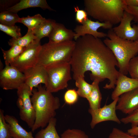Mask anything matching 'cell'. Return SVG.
<instances>
[{"mask_svg": "<svg viewBox=\"0 0 138 138\" xmlns=\"http://www.w3.org/2000/svg\"><path fill=\"white\" fill-rule=\"evenodd\" d=\"M5 119L8 123L11 138H35L33 136L32 132H28L19 123L14 117L6 115Z\"/></svg>", "mask_w": 138, "mask_h": 138, "instance_id": "obj_17", "label": "cell"}, {"mask_svg": "<svg viewBox=\"0 0 138 138\" xmlns=\"http://www.w3.org/2000/svg\"><path fill=\"white\" fill-rule=\"evenodd\" d=\"M75 43L73 40L60 43L49 41L41 45L38 64L46 67L58 63H70Z\"/></svg>", "mask_w": 138, "mask_h": 138, "instance_id": "obj_5", "label": "cell"}, {"mask_svg": "<svg viewBox=\"0 0 138 138\" xmlns=\"http://www.w3.org/2000/svg\"><path fill=\"white\" fill-rule=\"evenodd\" d=\"M132 20V16L125 11L120 24L112 29L117 36L122 38L132 41L138 40V23L132 26L131 22Z\"/></svg>", "mask_w": 138, "mask_h": 138, "instance_id": "obj_12", "label": "cell"}, {"mask_svg": "<svg viewBox=\"0 0 138 138\" xmlns=\"http://www.w3.org/2000/svg\"><path fill=\"white\" fill-rule=\"evenodd\" d=\"M25 83L23 73L10 65H5L0 73V85L4 90L17 89Z\"/></svg>", "mask_w": 138, "mask_h": 138, "instance_id": "obj_9", "label": "cell"}, {"mask_svg": "<svg viewBox=\"0 0 138 138\" xmlns=\"http://www.w3.org/2000/svg\"><path fill=\"white\" fill-rule=\"evenodd\" d=\"M55 23L54 20L46 19L31 31L37 39L40 40L44 37H49Z\"/></svg>", "mask_w": 138, "mask_h": 138, "instance_id": "obj_20", "label": "cell"}, {"mask_svg": "<svg viewBox=\"0 0 138 138\" xmlns=\"http://www.w3.org/2000/svg\"><path fill=\"white\" fill-rule=\"evenodd\" d=\"M70 62L73 77L75 80L79 76L84 77L90 71V79L99 82L109 80L103 88L114 89L119 73L117 60L111 50L100 38L86 34L76 40Z\"/></svg>", "mask_w": 138, "mask_h": 138, "instance_id": "obj_1", "label": "cell"}, {"mask_svg": "<svg viewBox=\"0 0 138 138\" xmlns=\"http://www.w3.org/2000/svg\"><path fill=\"white\" fill-rule=\"evenodd\" d=\"M103 41L111 50L117 61L119 72L126 75L130 60L138 54V40L132 41L117 36L112 29L109 30Z\"/></svg>", "mask_w": 138, "mask_h": 138, "instance_id": "obj_4", "label": "cell"}, {"mask_svg": "<svg viewBox=\"0 0 138 138\" xmlns=\"http://www.w3.org/2000/svg\"><path fill=\"white\" fill-rule=\"evenodd\" d=\"M78 95L77 91L74 89L67 90L65 93L64 99L65 102L69 105H73L77 101Z\"/></svg>", "mask_w": 138, "mask_h": 138, "instance_id": "obj_32", "label": "cell"}, {"mask_svg": "<svg viewBox=\"0 0 138 138\" xmlns=\"http://www.w3.org/2000/svg\"><path fill=\"white\" fill-rule=\"evenodd\" d=\"M74 8V11L76 12L75 20L82 25L88 18V15L85 10L80 9L77 6L75 7Z\"/></svg>", "mask_w": 138, "mask_h": 138, "instance_id": "obj_34", "label": "cell"}, {"mask_svg": "<svg viewBox=\"0 0 138 138\" xmlns=\"http://www.w3.org/2000/svg\"><path fill=\"white\" fill-rule=\"evenodd\" d=\"M37 39L31 30H28L27 33L24 36L18 39L12 38L9 40V45L11 47L17 45L23 47L28 46L34 40Z\"/></svg>", "mask_w": 138, "mask_h": 138, "instance_id": "obj_25", "label": "cell"}, {"mask_svg": "<svg viewBox=\"0 0 138 138\" xmlns=\"http://www.w3.org/2000/svg\"><path fill=\"white\" fill-rule=\"evenodd\" d=\"M113 25L109 23L93 21L88 18L80 25H77L74 30L75 33L74 39L76 40L80 37L86 34L91 35L95 38H100L107 37V34L97 31L101 27L109 30L112 28Z\"/></svg>", "mask_w": 138, "mask_h": 138, "instance_id": "obj_11", "label": "cell"}, {"mask_svg": "<svg viewBox=\"0 0 138 138\" xmlns=\"http://www.w3.org/2000/svg\"><path fill=\"white\" fill-rule=\"evenodd\" d=\"M17 1H0L1 12L6 11L12 7L11 5Z\"/></svg>", "mask_w": 138, "mask_h": 138, "instance_id": "obj_36", "label": "cell"}, {"mask_svg": "<svg viewBox=\"0 0 138 138\" xmlns=\"http://www.w3.org/2000/svg\"><path fill=\"white\" fill-rule=\"evenodd\" d=\"M128 72L131 78L138 80V56L135 57L130 61Z\"/></svg>", "mask_w": 138, "mask_h": 138, "instance_id": "obj_30", "label": "cell"}, {"mask_svg": "<svg viewBox=\"0 0 138 138\" xmlns=\"http://www.w3.org/2000/svg\"><path fill=\"white\" fill-rule=\"evenodd\" d=\"M108 138H138V137L132 135L128 132H124L117 128H114Z\"/></svg>", "mask_w": 138, "mask_h": 138, "instance_id": "obj_33", "label": "cell"}, {"mask_svg": "<svg viewBox=\"0 0 138 138\" xmlns=\"http://www.w3.org/2000/svg\"><path fill=\"white\" fill-rule=\"evenodd\" d=\"M45 67L47 75L45 87L47 90L52 93L67 87L68 82L72 79L69 63H58Z\"/></svg>", "mask_w": 138, "mask_h": 138, "instance_id": "obj_6", "label": "cell"}, {"mask_svg": "<svg viewBox=\"0 0 138 138\" xmlns=\"http://www.w3.org/2000/svg\"><path fill=\"white\" fill-rule=\"evenodd\" d=\"M41 47L40 40H34L10 65L23 73L35 66L38 63Z\"/></svg>", "mask_w": 138, "mask_h": 138, "instance_id": "obj_8", "label": "cell"}, {"mask_svg": "<svg viewBox=\"0 0 138 138\" xmlns=\"http://www.w3.org/2000/svg\"><path fill=\"white\" fill-rule=\"evenodd\" d=\"M116 85L111 95L113 100L123 94L138 88V80L128 77L119 72Z\"/></svg>", "mask_w": 138, "mask_h": 138, "instance_id": "obj_15", "label": "cell"}, {"mask_svg": "<svg viewBox=\"0 0 138 138\" xmlns=\"http://www.w3.org/2000/svg\"><path fill=\"white\" fill-rule=\"evenodd\" d=\"M127 6H138V0H124Z\"/></svg>", "mask_w": 138, "mask_h": 138, "instance_id": "obj_38", "label": "cell"}, {"mask_svg": "<svg viewBox=\"0 0 138 138\" xmlns=\"http://www.w3.org/2000/svg\"><path fill=\"white\" fill-rule=\"evenodd\" d=\"M127 132L132 135L138 136V126L131 127L128 130Z\"/></svg>", "mask_w": 138, "mask_h": 138, "instance_id": "obj_37", "label": "cell"}, {"mask_svg": "<svg viewBox=\"0 0 138 138\" xmlns=\"http://www.w3.org/2000/svg\"><path fill=\"white\" fill-rule=\"evenodd\" d=\"M56 121L55 118L51 119L47 126L42 128L36 134L35 138H61L55 128Z\"/></svg>", "mask_w": 138, "mask_h": 138, "instance_id": "obj_21", "label": "cell"}, {"mask_svg": "<svg viewBox=\"0 0 138 138\" xmlns=\"http://www.w3.org/2000/svg\"><path fill=\"white\" fill-rule=\"evenodd\" d=\"M25 76V83L32 90L41 83L45 85L47 84V75L45 67L37 64L23 73Z\"/></svg>", "mask_w": 138, "mask_h": 138, "instance_id": "obj_14", "label": "cell"}, {"mask_svg": "<svg viewBox=\"0 0 138 138\" xmlns=\"http://www.w3.org/2000/svg\"><path fill=\"white\" fill-rule=\"evenodd\" d=\"M25 48L17 45L11 47L10 49L7 50H5L1 48L5 65H10L21 53Z\"/></svg>", "mask_w": 138, "mask_h": 138, "instance_id": "obj_22", "label": "cell"}, {"mask_svg": "<svg viewBox=\"0 0 138 138\" xmlns=\"http://www.w3.org/2000/svg\"><path fill=\"white\" fill-rule=\"evenodd\" d=\"M84 5L88 15L113 25L120 23L127 6L124 0H85Z\"/></svg>", "mask_w": 138, "mask_h": 138, "instance_id": "obj_3", "label": "cell"}, {"mask_svg": "<svg viewBox=\"0 0 138 138\" xmlns=\"http://www.w3.org/2000/svg\"><path fill=\"white\" fill-rule=\"evenodd\" d=\"M75 80L76 86L78 88L77 91L78 96L86 99L91 92L92 84L86 82L84 79V77L82 76L78 77Z\"/></svg>", "mask_w": 138, "mask_h": 138, "instance_id": "obj_23", "label": "cell"}, {"mask_svg": "<svg viewBox=\"0 0 138 138\" xmlns=\"http://www.w3.org/2000/svg\"><path fill=\"white\" fill-rule=\"evenodd\" d=\"M20 18L17 13L6 10L2 11L0 13L1 24L7 26L15 25L16 23L19 22Z\"/></svg>", "mask_w": 138, "mask_h": 138, "instance_id": "obj_26", "label": "cell"}, {"mask_svg": "<svg viewBox=\"0 0 138 138\" xmlns=\"http://www.w3.org/2000/svg\"><path fill=\"white\" fill-rule=\"evenodd\" d=\"M118 98L113 100L108 105H105L95 110H88V112L91 116L90 125L94 128L98 124L105 121H112L120 124L121 121L116 113V106Z\"/></svg>", "mask_w": 138, "mask_h": 138, "instance_id": "obj_10", "label": "cell"}, {"mask_svg": "<svg viewBox=\"0 0 138 138\" xmlns=\"http://www.w3.org/2000/svg\"><path fill=\"white\" fill-rule=\"evenodd\" d=\"M39 7L55 11L48 5L46 0H21L6 11L17 13L19 11L29 8Z\"/></svg>", "mask_w": 138, "mask_h": 138, "instance_id": "obj_18", "label": "cell"}, {"mask_svg": "<svg viewBox=\"0 0 138 138\" xmlns=\"http://www.w3.org/2000/svg\"><path fill=\"white\" fill-rule=\"evenodd\" d=\"M99 83L95 80L93 81L91 84L92 88L91 92L86 98L89 103V110H95L101 107L102 95L99 86Z\"/></svg>", "mask_w": 138, "mask_h": 138, "instance_id": "obj_19", "label": "cell"}, {"mask_svg": "<svg viewBox=\"0 0 138 138\" xmlns=\"http://www.w3.org/2000/svg\"><path fill=\"white\" fill-rule=\"evenodd\" d=\"M125 11L130 14L133 18V20L138 23V6H127Z\"/></svg>", "mask_w": 138, "mask_h": 138, "instance_id": "obj_35", "label": "cell"}, {"mask_svg": "<svg viewBox=\"0 0 138 138\" xmlns=\"http://www.w3.org/2000/svg\"><path fill=\"white\" fill-rule=\"evenodd\" d=\"M138 109V88L123 94L119 97L116 110L129 114Z\"/></svg>", "mask_w": 138, "mask_h": 138, "instance_id": "obj_13", "label": "cell"}, {"mask_svg": "<svg viewBox=\"0 0 138 138\" xmlns=\"http://www.w3.org/2000/svg\"><path fill=\"white\" fill-rule=\"evenodd\" d=\"M46 19L40 14H37L32 16H28L26 17L20 18L19 22L26 26L28 30H32Z\"/></svg>", "mask_w": 138, "mask_h": 138, "instance_id": "obj_24", "label": "cell"}, {"mask_svg": "<svg viewBox=\"0 0 138 138\" xmlns=\"http://www.w3.org/2000/svg\"><path fill=\"white\" fill-rule=\"evenodd\" d=\"M4 111L0 109V138H11L8 123L4 117Z\"/></svg>", "mask_w": 138, "mask_h": 138, "instance_id": "obj_29", "label": "cell"}, {"mask_svg": "<svg viewBox=\"0 0 138 138\" xmlns=\"http://www.w3.org/2000/svg\"><path fill=\"white\" fill-rule=\"evenodd\" d=\"M75 34L72 30L66 28L63 24L56 22L48 37L49 41L60 43L72 41Z\"/></svg>", "mask_w": 138, "mask_h": 138, "instance_id": "obj_16", "label": "cell"}, {"mask_svg": "<svg viewBox=\"0 0 138 138\" xmlns=\"http://www.w3.org/2000/svg\"><path fill=\"white\" fill-rule=\"evenodd\" d=\"M37 89H33L31 102L35 113L34 124L31 129L34 132L40 128H43L56 115V111L60 106L59 98L42 87L41 84Z\"/></svg>", "mask_w": 138, "mask_h": 138, "instance_id": "obj_2", "label": "cell"}, {"mask_svg": "<svg viewBox=\"0 0 138 138\" xmlns=\"http://www.w3.org/2000/svg\"><path fill=\"white\" fill-rule=\"evenodd\" d=\"M0 30L13 38L18 39L21 37L20 28L15 25L8 26L0 24Z\"/></svg>", "mask_w": 138, "mask_h": 138, "instance_id": "obj_27", "label": "cell"}, {"mask_svg": "<svg viewBox=\"0 0 138 138\" xmlns=\"http://www.w3.org/2000/svg\"><path fill=\"white\" fill-rule=\"evenodd\" d=\"M61 138H89L84 131L77 129H68L61 135Z\"/></svg>", "mask_w": 138, "mask_h": 138, "instance_id": "obj_28", "label": "cell"}, {"mask_svg": "<svg viewBox=\"0 0 138 138\" xmlns=\"http://www.w3.org/2000/svg\"><path fill=\"white\" fill-rule=\"evenodd\" d=\"M17 94L18 98L16 104L19 109L20 119L31 129L35 120V112L30 98L32 95V90L24 83L17 89Z\"/></svg>", "mask_w": 138, "mask_h": 138, "instance_id": "obj_7", "label": "cell"}, {"mask_svg": "<svg viewBox=\"0 0 138 138\" xmlns=\"http://www.w3.org/2000/svg\"><path fill=\"white\" fill-rule=\"evenodd\" d=\"M120 120L121 122L124 124L131 123V127L138 126V109L122 118Z\"/></svg>", "mask_w": 138, "mask_h": 138, "instance_id": "obj_31", "label": "cell"}]
</instances>
